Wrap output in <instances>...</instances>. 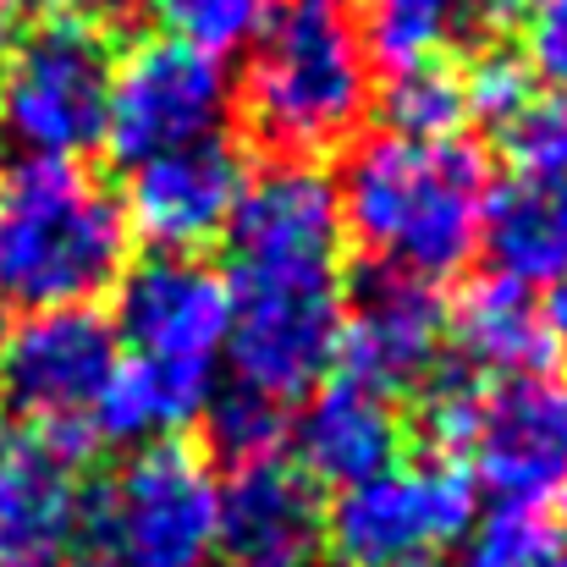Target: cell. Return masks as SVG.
Returning a JSON list of instances; mask_svg holds the SVG:
<instances>
[{"label": "cell", "instance_id": "obj_4", "mask_svg": "<svg viewBox=\"0 0 567 567\" xmlns=\"http://www.w3.org/2000/svg\"><path fill=\"white\" fill-rule=\"evenodd\" d=\"M231 385L276 402L309 396L342 348V259H226Z\"/></svg>", "mask_w": 567, "mask_h": 567}, {"label": "cell", "instance_id": "obj_33", "mask_svg": "<svg viewBox=\"0 0 567 567\" xmlns=\"http://www.w3.org/2000/svg\"><path fill=\"white\" fill-rule=\"evenodd\" d=\"M546 567H567V551H557V557H551V563H546Z\"/></svg>", "mask_w": 567, "mask_h": 567}, {"label": "cell", "instance_id": "obj_12", "mask_svg": "<svg viewBox=\"0 0 567 567\" xmlns=\"http://www.w3.org/2000/svg\"><path fill=\"white\" fill-rule=\"evenodd\" d=\"M441 359H446V298L430 281L364 265L342 298L337 375L402 396L435 375Z\"/></svg>", "mask_w": 567, "mask_h": 567}, {"label": "cell", "instance_id": "obj_25", "mask_svg": "<svg viewBox=\"0 0 567 567\" xmlns=\"http://www.w3.org/2000/svg\"><path fill=\"white\" fill-rule=\"evenodd\" d=\"M563 546V524L546 507L496 502L468 529V567H546Z\"/></svg>", "mask_w": 567, "mask_h": 567}, {"label": "cell", "instance_id": "obj_11", "mask_svg": "<svg viewBox=\"0 0 567 567\" xmlns=\"http://www.w3.org/2000/svg\"><path fill=\"white\" fill-rule=\"evenodd\" d=\"M116 342L127 359L215 375L231 337V287L226 270L204 254H144L116 281Z\"/></svg>", "mask_w": 567, "mask_h": 567}, {"label": "cell", "instance_id": "obj_34", "mask_svg": "<svg viewBox=\"0 0 567 567\" xmlns=\"http://www.w3.org/2000/svg\"><path fill=\"white\" fill-rule=\"evenodd\" d=\"M563 524H567V491H563Z\"/></svg>", "mask_w": 567, "mask_h": 567}, {"label": "cell", "instance_id": "obj_27", "mask_svg": "<svg viewBox=\"0 0 567 567\" xmlns=\"http://www.w3.org/2000/svg\"><path fill=\"white\" fill-rule=\"evenodd\" d=\"M518 28H524L529 78H540L557 94H567V0H524Z\"/></svg>", "mask_w": 567, "mask_h": 567}, {"label": "cell", "instance_id": "obj_29", "mask_svg": "<svg viewBox=\"0 0 567 567\" xmlns=\"http://www.w3.org/2000/svg\"><path fill=\"white\" fill-rule=\"evenodd\" d=\"M50 6H55V17H61V22H78V28L111 33V28L133 22V17H138V6H150V0H50Z\"/></svg>", "mask_w": 567, "mask_h": 567}, {"label": "cell", "instance_id": "obj_24", "mask_svg": "<svg viewBox=\"0 0 567 567\" xmlns=\"http://www.w3.org/2000/svg\"><path fill=\"white\" fill-rule=\"evenodd\" d=\"M166 39L193 44L204 55H231L259 39V28L281 11V0H150Z\"/></svg>", "mask_w": 567, "mask_h": 567}, {"label": "cell", "instance_id": "obj_31", "mask_svg": "<svg viewBox=\"0 0 567 567\" xmlns=\"http://www.w3.org/2000/svg\"><path fill=\"white\" fill-rule=\"evenodd\" d=\"M17 39H22V22H17V11H11V6H0V66L11 61Z\"/></svg>", "mask_w": 567, "mask_h": 567}, {"label": "cell", "instance_id": "obj_5", "mask_svg": "<svg viewBox=\"0 0 567 567\" xmlns=\"http://www.w3.org/2000/svg\"><path fill=\"white\" fill-rule=\"evenodd\" d=\"M215 513L220 485L193 446H138L83 496L78 557L89 567H204Z\"/></svg>", "mask_w": 567, "mask_h": 567}, {"label": "cell", "instance_id": "obj_36", "mask_svg": "<svg viewBox=\"0 0 567 567\" xmlns=\"http://www.w3.org/2000/svg\"><path fill=\"white\" fill-rule=\"evenodd\" d=\"M0 6H11V0H0Z\"/></svg>", "mask_w": 567, "mask_h": 567}, {"label": "cell", "instance_id": "obj_6", "mask_svg": "<svg viewBox=\"0 0 567 567\" xmlns=\"http://www.w3.org/2000/svg\"><path fill=\"white\" fill-rule=\"evenodd\" d=\"M111 72L105 33L61 17L22 28L0 66V144L17 161H83L105 150Z\"/></svg>", "mask_w": 567, "mask_h": 567}, {"label": "cell", "instance_id": "obj_7", "mask_svg": "<svg viewBox=\"0 0 567 567\" xmlns=\"http://www.w3.org/2000/svg\"><path fill=\"white\" fill-rule=\"evenodd\" d=\"M480 507L474 480L452 457H391L370 480L337 491L326 507V551L337 567L430 563L468 540Z\"/></svg>", "mask_w": 567, "mask_h": 567}, {"label": "cell", "instance_id": "obj_15", "mask_svg": "<svg viewBox=\"0 0 567 567\" xmlns=\"http://www.w3.org/2000/svg\"><path fill=\"white\" fill-rule=\"evenodd\" d=\"M215 551L226 567H326L331 551L320 485L287 457L231 468L220 485Z\"/></svg>", "mask_w": 567, "mask_h": 567}, {"label": "cell", "instance_id": "obj_9", "mask_svg": "<svg viewBox=\"0 0 567 567\" xmlns=\"http://www.w3.org/2000/svg\"><path fill=\"white\" fill-rule=\"evenodd\" d=\"M122 364V342L111 320L94 309H50L28 315L0 342V396L22 419V430L61 435L72 446L89 441V413Z\"/></svg>", "mask_w": 567, "mask_h": 567}, {"label": "cell", "instance_id": "obj_23", "mask_svg": "<svg viewBox=\"0 0 567 567\" xmlns=\"http://www.w3.org/2000/svg\"><path fill=\"white\" fill-rule=\"evenodd\" d=\"M364 50L385 72L435 61L452 44V0H370L364 6Z\"/></svg>", "mask_w": 567, "mask_h": 567}, {"label": "cell", "instance_id": "obj_18", "mask_svg": "<svg viewBox=\"0 0 567 567\" xmlns=\"http://www.w3.org/2000/svg\"><path fill=\"white\" fill-rule=\"evenodd\" d=\"M446 342L457 348L468 375H529V370H551V326H546V303L502 276H480L457 292V303H446Z\"/></svg>", "mask_w": 567, "mask_h": 567}, {"label": "cell", "instance_id": "obj_28", "mask_svg": "<svg viewBox=\"0 0 567 567\" xmlns=\"http://www.w3.org/2000/svg\"><path fill=\"white\" fill-rule=\"evenodd\" d=\"M518 11L524 0H452V39L474 50H496V39L518 28Z\"/></svg>", "mask_w": 567, "mask_h": 567}, {"label": "cell", "instance_id": "obj_19", "mask_svg": "<svg viewBox=\"0 0 567 567\" xmlns=\"http://www.w3.org/2000/svg\"><path fill=\"white\" fill-rule=\"evenodd\" d=\"M480 248L502 281L557 287L567 276V172H518L491 188Z\"/></svg>", "mask_w": 567, "mask_h": 567}, {"label": "cell", "instance_id": "obj_14", "mask_svg": "<svg viewBox=\"0 0 567 567\" xmlns=\"http://www.w3.org/2000/svg\"><path fill=\"white\" fill-rule=\"evenodd\" d=\"M83 457V446L22 424L0 435V567H66L78 557Z\"/></svg>", "mask_w": 567, "mask_h": 567}, {"label": "cell", "instance_id": "obj_26", "mask_svg": "<svg viewBox=\"0 0 567 567\" xmlns=\"http://www.w3.org/2000/svg\"><path fill=\"white\" fill-rule=\"evenodd\" d=\"M463 89H468V122H485L496 133L535 100V78L524 55H507V50H480L474 66L463 72Z\"/></svg>", "mask_w": 567, "mask_h": 567}, {"label": "cell", "instance_id": "obj_17", "mask_svg": "<svg viewBox=\"0 0 567 567\" xmlns=\"http://www.w3.org/2000/svg\"><path fill=\"white\" fill-rule=\"evenodd\" d=\"M292 446H298V468L315 485L348 491L385 468L391 457H402L396 396L353 375H326L303 396V413L292 419Z\"/></svg>", "mask_w": 567, "mask_h": 567}, {"label": "cell", "instance_id": "obj_16", "mask_svg": "<svg viewBox=\"0 0 567 567\" xmlns=\"http://www.w3.org/2000/svg\"><path fill=\"white\" fill-rule=\"evenodd\" d=\"M226 259H342L337 177L320 161H265L231 209Z\"/></svg>", "mask_w": 567, "mask_h": 567}, {"label": "cell", "instance_id": "obj_8", "mask_svg": "<svg viewBox=\"0 0 567 567\" xmlns=\"http://www.w3.org/2000/svg\"><path fill=\"white\" fill-rule=\"evenodd\" d=\"M231 116V78L215 55L177 44V39H144L133 44L111 72V111H105V150L127 172L188 150L204 138H220Z\"/></svg>", "mask_w": 567, "mask_h": 567}, {"label": "cell", "instance_id": "obj_1", "mask_svg": "<svg viewBox=\"0 0 567 567\" xmlns=\"http://www.w3.org/2000/svg\"><path fill=\"white\" fill-rule=\"evenodd\" d=\"M491 188L496 172L480 144H413L380 133L348 150L337 204L342 231L359 243L370 265L435 287L474 259Z\"/></svg>", "mask_w": 567, "mask_h": 567}, {"label": "cell", "instance_id": "obj_13", "mask_svg": "<svg viewBox=\"0 0 567 567\" xmlns=\"http://www.w3.org/2000/svg\"><path fill=\"white\" fill-rule=\"evenodd\" d=\"M243 183H248V166L237 144L220 133V138L133 166L122 209H127L133 237L150 243V254H198L226 237Z\"/></svg>", "mask_w": 567, "mask_h": 567}, {"label": "cell", "instance_id": "obj_20", "mask_svg": "<svg viewBox=\"0 0 567 567\" xmlns=\"http://www.w3.org/2000/svg\"><path fill=\"white\" fill-rule=\"evenodd\" d=\"M215 396V375H188L144 359H122L111 385L100 391L89 413V441L100 446H161L177 441L188 424H198L204 402Z\"/></svg>", "mask_w": 567, "mask_h": 567}, {"label": "cell", "instance_id": "obj_10", "mask_svg": "<svg viewBox=\"0 0 567 567\" xmlns=\"http://www.w3.org/2000/svg\"><path fill=\"white\" fill-rule=\"evenodd\" d=\"M468 480L485 485L496 502L546 507L567 491V375L529 370V375L485 380L474 396V419L463 435Z\"/></svg>", "mask_w": 567, "mask_h": 567}, {"label": "cell", "instance_id": "obj_21", "mask_svg": "<svg viewBox=\"0 0 567 567\" xmlns=\"http://www.w3.org/2000/svg\"><path fill=\"white\" fill-rule=\"evenodd\" d=\"M375 105H380L385 133H391V138H413V144H446V138H463V122H468V89H463V72L446 66L441 55H435V61H413V66L385 72Z\"/></svg>", "mask_w": 567, "mask_h": 567}, {"label": "cell", "instance_id": "obj_30", "mask_svg": "<svg viewBox=\"0 0 567 567\" xmlns=\"http://www.w3.org/2000/svg\"><path fill=\"white\" fill-rule=\"evenodd\" d=\"M546 326H551V342L567 353V276L551 287V298H546Z\"/></svg>", "mask_w": 567, "mask_h": 567}, {"label": "cell", "instance_id": "obj_35", "mask_svg": "<svg viewBox=\"0 0 567 567\" xmlns=\"http://www.w3.org/2000/svg\"><path fill=\"white\" fill-rule=\"evenodd\" d=\"M0 342H6V320H0Z\"/></svg>", "mask_w": 567, "mask_h": 567}, {"label": "cell", "instance_id": "obj_32", "mask_svg": "<svg viewBox=\"0 0 567 567\" xmlns=\"http://www.w3.org/2000/svg\"><path fill=\"white\" fill-rule=\"evenodd\" d=\"M402 567H446L441 557H430V563H402Z\"/></svg>", "mask_w": 567, "mask_h": 567}, {"label": "cell", "instance_id": "obj_2", "mask_svg": "<svg viewBox=\"0 0 567 567\" xmlns=\"http://www.w3.org/2000/svg\"><path fill=\"white\" fill-rule=\"evenodd\" d=\"M133 265L122 193L83 161L0 166V309H94Z\"/></svg>", "mask_w": 567, "mask_h": 567}, {"label": "cell", "instance_id": "obj_22", "mask_svg": "<svg viewBox=\"0 0 567 567\" xmlns=\"http://www.w3.org/2000/svg\"><path fill=\"white\" fill-rule=\"evenodd\" d=\"M204 435H209V452L226 457V468H248V463H265V457H281V446L292 441V413L287 402L276 396H259L248 385H226L204 402L198 413Z\"/></svg>", "mask_w": 567, "mask_h": 567}, {"label": "cell", "instance_id": "obj_3", "mask_svg": "<svg viewBox=\"0 0 567 567\" xmlns=\"http://www.w3.org/2000/svg\"><path fill=\"white\" fill-rule=\"evenodd\" d=\"M359 17L342 0H281L243 66V116L270 161H326L370 105L375 72Z\"/></svg>", "mask_w": 567, "mask_h": 567}]
</instances>
